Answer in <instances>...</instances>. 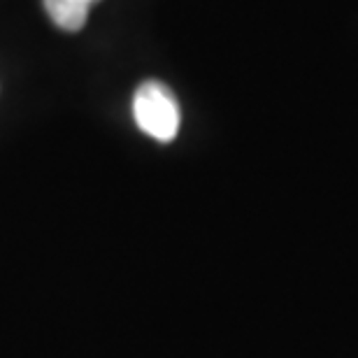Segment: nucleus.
Listing matches in <instances>:
<instances>
[{"mask_svg": "<svg viewBox=\"0 0 358 358\" xmlns=\"http://www.w3.org/2000/svg\"><path fill=\"white\" fill-rule=\"evenodd\" d=\"M84 3H89V5H93V3H98V0H84Z\"/></svg>", "mask_w": 358, "mask_h": 358, "instance_id": "nucleus-3", "label": "nucleus"}, {"mask_svg": "<svg viewBox=\"0 0 358 358\" xmlns=\"http://www.w3.org/2000/svg\"><path fill=\"white\" fill-rule=\"evenodd\" d=\"M133 117L142 133L159 142H173L179 133V103L163 82L149 80L140 84L133 98Z\"/></svg>", "mask_w": 358, "mask_h": 358, "instance_id": "nucleus-1", "label": "nucleus"}, {"mask_svg": "<svg viewBox=\"0 0 358 358\" xmlns=\"http://www.w3.org/2000/svg\"><path fill=\"white\" fill-rule=\"evenodd\" d=\"M49 19L63 31H80L87 24L91 5L84 0H42Z\"/></svg>", "mask_w": 358, "mask_h": 358, "instance_id": "nucleus-2", "label": "nucleus"}]
</instances>
